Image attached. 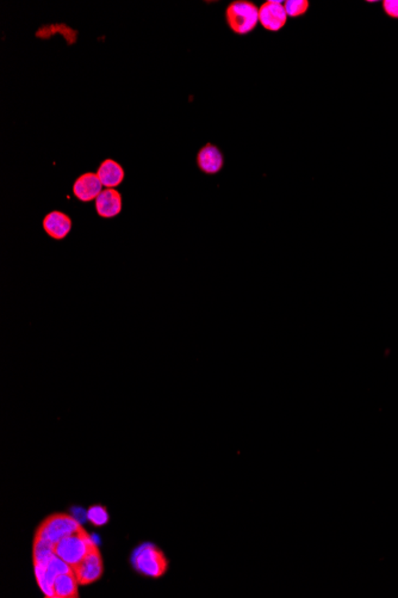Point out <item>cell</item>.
<instances>
[{
  "label": "cell",
  "mask_w": 398,
  "mask_h": 598,
  "mask_svg": "<svg viewBox=\"0 0 398 598\" xmlns=\"http://www.w3.org/2000/svg\"><path fill=\"white\" fill-rule=\"evenodd\" d=\"M132 564L135 571L150 578H161L168 573L170 561L161 548L153 543H143L132 554Z\"/></svg>",
  "instance_id": "1"
},
{
  "label": "cell",
  "mask_w": 398,
  "mask_h": 598,
  "mask_svg": "<svg viewBox=\"0 0 398 598\" xmlns=\"http://www.w3.org/2000/svg\"><path fill=\"white\" fill-rule=\"evenodd\" d=\"M96 543L90 534L82 528L56 543L55 555L74 568L85 558Z\"/></svg>",
  "instance_id": "2"
},
{
  "label": "cell",
  "mask_w": 398,
  "mask_h": 598,
  "mask_svg": "<svg viewBox=\"0 0 398 598\" xmlns=\"http://www.w3.org/2000/svg\"><path fill=\"white\" fill-rule=\"evenodd\" d=\"M82 528L80 522L78 521L75 517L64 512H56L49 515L39 523L35 531V536L46 538L56 545L62 538H67L71 534L75 533Z\"/></svg>",
  "instance_id": "3"
},
{
  "label": "cell",
  "mask_w": 398,
  "mask_h": 598,
  "mask_svg": "<svg viewBox=\"0 0 398 598\" xmlns=\"http://www.w3.org/2000/svg\"><path fill=\"white\" fill-rule=\"evenodd\" d=\"M226 18L228 26L235 34L247 35L257 28L259 8L248 0H236L226 10Z\"/></svg>",
  "instance_id": "4"
},
{
  "label": "cell",
  "mask_w": 398,
  "mask_h": 598,
  "mask_svg": "<svg viewBox=\"0 0 398 598\" xmlns=\"http://www.w3.org/2000/svg\"><path fill=\"white\" fill-rule=\"evenodd\" d=\"M80 586H87L98 581L104 574L103 555L98 545L91 548L85 558L73 568Z\"/></svg>",
  "instance_id": "5"
},
{
  "label": "cell",
  "mask_w": 398,
  "mask_h": 598,
  "mask_svg": "<svg viewBox=\"0 0 398 598\" xmlns=\"http://www.w3.org/2000/svg\"><path fill=\"white\" fill-rule=\"evenodd\" d=\"M34 570L36 581H37L43 595L46 597H53V586H54L56 577L61 573L69 572L73 568L55 555L51 561H48L47 564L34 566Z\"/></svg>",
  "instance_id": "6"
},
{
  "label": "cell",
  "mask_w": 398,
  "mask_h": 598,
  "mask_svg": "<svg viewBox=\"0 0 398 598\" xmlns=\"http://www.w3.org/2000/svg\"><path fill=\"white\" fill-rule=\"evenodd\" d=\"M287 22V13L283 3L267 0L259 8V23L266 30L277 33Z\"/></svg>",
  "instance_id": "7"
},
{
  "label": "cell",
  "mask_w": 398,
  "mask_h": 598,
  "mask_svg": "<svg viewBox=\"0 0 398 598\" xmlns=\"http://www.w3.org/2000/svg\"><path fill=\"white\" fill-rule=\"evenodd\" d=\"M103 191V184L97 173H84L74 182L73 193L82 202H90Z\"/></svg>",
  "instance_id": "8"
},
{
  "label": "cell",
  "mask_w": 398,
  "mask_h": 598,
  "mask_svg": "<svg viewBox=\"0 0 398 598\" xmlns=\"http://www.w3.org/2000/svg\"><path fill=\"white\" fill-rule=\"evenodd\" d=\"M72 229V220L61 211H52L43 219V229L49 237L62 240Z\"/></svg>",
  "instance_id": "9"
},
{
  "label": "cell",
  "mask_w": 398,
  "mask_h": 598,
  "mask_svg": "<svg viewBox=\"0 0 398 598\" xmlns=\"http://www.w3.org/2000/svg\"><path fill=\"white\" fill-rule=\"evenodd\" d=\"M223 155L217 146L212 143H206V146L201 147V151L197 155L198 168L206 175H216L223 168Z\"/></svg>",
  "instance_id": "10"
},
{
  "label": "cell",
  "mask_w": 398,
  "mask_h": 598,
  "mask_svg": "<svg viewBox=\"0 0 398 598\" xmlns=\"http://www.w3.org/2000/svg\"><path fill=\"white\" fill-rule=\"evenodd\" d=\"M96 209L102 218H115L122 211V196L117 190H103L96 198Z\"/></svg>",
  "instance_id": "11"
},
{
  "label": "cell",
  "mask_w": 398,
  "mask_h": 598,
  "mask_svg": "<svg viewBox=\"0 0 398 598\" xmlns=\"http://www.w3.org/2000/svg\"><path fill=\"white\" fill-rule=\"evenodd\" d=\"M97 176L103 186H107V189H114L125 181V170L115 160L107 159L100 164Z\"/></svg>",
  "instance_id": "12"
},
{
  "label": "cell",
  "mask_w": 398,
  "mask_h": 598,
  "mask_svg": "<svg viewBox=\"0 0 398 598\" xmlns=\"http://www.w3.org/2000/svg\"><path fill=\"white\" fill-rule=\"evenodd\" d=\"M79 583L73 570L56 577L53 586V598L79 597Z\"/></svg>",
  "instance_id": "13"
},
{
  "label": "cell",
  "mask_w": 398,
  "mask_h": 598,
  "mask_svg": "<svg viewBox=\"0 0 398 598\" xmlns=\"http://www.w3.org/2000/svg\"><path fill=\"white\" fill-rule=\"evenodd\" d=\"M55 556V545L46 538L35 536L33 543V563L36 565L47 564Z\"/></svg>",
  "instance_id": "14"
},
{
  "label": "cell",
  "mask_w": 398,
  "mask_h": 598,
  "mask_svg": "<svg viewBox=\"0 0 398 598\" xmlns=\"http://www.w3.org/2000/svg\"><path fill=\"white\" fill-rule=\"evenodd\" d=\"M308 0H287L284 3V8L287 13V17H300L307 13L309 10Z\"/></svg>",
  "instance_id": "15"
},
{
  "label": "cell",
  "mask_w": 398,
  "mask_h": 598,
  "mask_svg": "<svg viewBox=\"0 0 398 598\" xmlns=\"http://www.w3.org/2000/svg\"><path fill=\"white\" fill-rule=\"evenodd\" d=\"M87 518L96 527H103L109 522L110 516L107 508H104L102 505H93L87 510Z\"/></svg>",
  "instance_id": "16"
},
{
  "label": "cell",
  "mask_w": 398,
  "mask_h": 598,
  "mask_svg": "<svg viewBox=\"0 0 398 598\" xmlns=\"http://www.w3.org/2000/svg\"><path fill=\"white\" fill-rule=\"evenodd\" d=\"M383 9L389 17L398 18V0L383 1Z\"/></svg>",
  "instance_id": "17"
}]
</instances>
